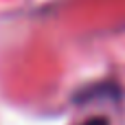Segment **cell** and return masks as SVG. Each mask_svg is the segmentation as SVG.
Here are the masks:
<instances>
[{
	"instance_id": "cell-1",
	"label": "cell",
	"mask_w": 125,
	"mask_h": 125,
	"mask_svg": "<svg viewBox=\"0 0 125 125\" xmlns=\"http://www.w3.org/2000/svg\"><path fill=\"white\" fill-rule=\"evenodd\" d=\"M83 125H110L105 119H101V116H94V119H90V121H86Z\"/></svg>"
}]
</instances>
